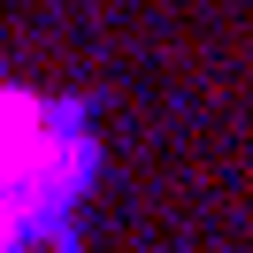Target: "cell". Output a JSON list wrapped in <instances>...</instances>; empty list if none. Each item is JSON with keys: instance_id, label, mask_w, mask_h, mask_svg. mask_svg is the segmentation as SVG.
<instances>
[{"instance_id": "obj_1", "label": "cell", "mask_w": 253, "mask_h": 253, "mask_svg": "<svg viewBox=\"0 0 253 253\" xmlns=\"http://www.w3.org/2000/svg\"><path fill=\"white\" fill-rule=\"evenodd\" d=\"M100 184V130L84 100L0 84V253H77Z\"/></svg>"}]
</instances>
